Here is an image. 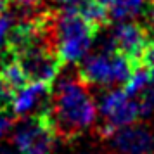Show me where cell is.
Returning <instances> with one entry per match:
<instances>
[{
  "mask_svg": "<svg viewBox=\"0 0 154 154\" xmlns=\"http://www.w3.org/2000/svg\"><path fill=\"white\" fill-rule=\"evenodd\" d=\"M50 125L57 135L73 139L95 125L99 116L97 104L82 78H63L50 94L47 109Z\"/></svg>",
  "mask_w": 154,
  "mask_h": 154,
  "instance_id": "cell-1",
  "label": "cell"
},
{
  "mask_svg": "<svg viewBox=\"0 0 154 154\" xmlns=\"http://www.w3.org/2000/svg\"><path fill=\"white\" fill-rule=\"evenodd\" d=\"M16 17L12 14H4L0 16V52L9 45V38H11V31L14 28Z\"/></svg>",
  "mask_w": 154,
  "mask_h": 154,
  "instance_id": "cell-15",
  "label": "cell"
},
{
  "mask_svg": "<svg viewBox=\"0 0 154 154\" xmlns=\"http://www.w3.org/2000/svg\"><path fill=\"white\" fill-rule=\"evenodd\" d=\"M14 56L23 66L28 80L43 82V83H52L57 78L61 66H63L56 50H50V47L43 40V36L38 38L36 42L29 43L28 47L21 49Z\"/></svg>",
  "mask_w": 154,
  "mask_h": 154,
  "instance_id": "cell-6",
  "label": "cell"
},
{
  "mask_svg": "<svg viewBox=\"0 0 154 154\" xmlns=\"http://www.w3.org/2000/svg\"><path fill=\"white\" fill-rule=\"evenodd\" d=\"M50 2H54V4H61V5H69V4L75 2V0H50Z\"/></svg>",
  "mask_w": 154,
  "mask_h": 154,
  "instance_id": "cell-19",
  "label": "cell"
},
{
  "mask_svg": "<svg viewBox=\"0 0 154 154\" xmlns=\"http://www.w3.org/2000/svg\"><path fill=\"white\" fill-rule=\"evenodd\" d=\"M147 14H149V19H151V23H154V2L149 5V9H147Z\"/></svg>",
  "mask_w": 154,
  "mask_h": 154,
  "instance_id": "cell-18",
  "label": "cell"
},
{
  "mask_svg": "<svg viewBox=\"0 0 154 154\" xmlns=\"http://www.w3.org/2000/svg\"><path fill=\"white\" fill-rule=\"evenodd\" d=\"M142 107V116H149L154 111V76L151 78V82L147 83V87L137 95Z\"/></svg>",
  "mask_w": 154,
  "mask_h": 154,
  "instance_id": "cell-14",
  "label": "cell"
},
{
  "mask_svg": "<svg viewBox=\"0 0 154 154\" xmlns=\"http://www.w3.org/2000/svg\"><path fill=\"white\" fill-rule=\"evenodd\" d=\"M12 2H17L19 5H31L35 0H12Z\"/></svg>",
  "mask_w": 154,
  "mask_h": 154,
  "instance_id": "cell-20",
  "label": "cell"
},
{
  "mask_svg": "<svg viewBox=\"0 0 154 154\" xmlns=\"http://www.w3.org/2000/svg\"><path fill=\"white\" fill-rule=\"evenodd\" d=\"M97 109L104 121L100 125V133L104 137H109L116 128L137 123V119L142 118L139 99L130 95L125 88H109L102 94Z\"/></svg>",
  "mask_w": 154,
  "mask_h": 154,
  "instance_id": "cell-4",
  "label": "cell"
},
{
  "mask_svg": "<svg viewBox=\"0 0 154 154\" xmlns=\"http://www.w3.org/2000/svg\"><path fill=\"white\" fill-rule=\"evenodd\" d=\"M54 128L47 112L26 116L12 132V147L17 154H49L54 146Z\"/></svg>",
  "mask_w": 154,
  "mask_h": 154,
  "instance_id": "cell-5",
  "label": "cell"
},
{
  "mask_svg": "<svg viewBox=\"0 0 154 154\" xmlns=\"http://www.w3.org/2000/svg\"><path fill=\"white\" fill-rule=\"evenodd\" d=\"M149 43H151V40H149V33L146 31V28L126 19V21H119L111 29L107 45L104 43V47H109V49L123 54L137 64L140 63Z\"/></svg>",
  "mask_w": 154,
  "mask_h": 154,
  "instance_id": "cell-7",
  "label": "cell"
},
{
  "mask_svg": "<svg viewBox=\"0 0 154 154\" xmlns=\"http://www.w3.org/2000/svg\"><path fill=\"white\" fill-rule=\"evenodd\" d=\"M12 126V121H11V118H9L5 112L0 111V140L5 137V133L9 132V128Z\"/></svg>",
  "mask_w": 154,
  "mask_h": 154,
  "instance_id": "cell-17",
  "label": "cell"
},
{
  "mask_svg": "<svg viewBox=\"0 0 154 154\" xmlns=\"http://www.w3.org/2000/svg\"><path fill=\"white\" fill-rule=\"evenodd\" d=\"M151 78H152V75L149 73L147 68H144L142 64H140V66H135L132 69V73H130L128 80L125 82V90L128 92L130 95L137 97L140 92L147 87V83L151 82Z\"/></svg>",
  "mask_w": 154,
  "mask_h": 154,
  "instance_id": "cell-13",
  "label": "cell"
},
{
  "mask_svg": "<svg viewBox=\"0 0 154 154\" xmlns=\"http://www.w3.org/2000/svg\"><path fill=\"white\" fill-rule=\"evenodd\" d=\"M50 94H52L50 83L28 80L23 87H19L12 94V99H11L9 106H11V109L16 116H21V118L33 116L47 102H50Z\"/></svg>",
  "mask_w": 154,
  "mask_h": 154,
  "instance_id": "cell-9",
  "label": "cell"
},
{
  "mask_svg": "<svg viewBox=\"0 0 154 154\" xmlns=\"http://www.w3.org/2000/svg\"><path fill=\"white\" fill-rule=\"evenodd\" d=\"M5 12V4H4V0H0V16Z\"/></svg>",
  "mask_w": 154,
  "mask_h": 154,
  "instance_id": "cell-21",
  "label": "cell"
},
{
  "mask_svg": "<svg viewBox=\"0 0 154 154\" xmlns=\"http://www.w3.org/2000/svg\"><path fill=\"white\" fill-rule=\"evenodd\" d=\"M95 26L83 19L76 11L66 5L54 19L56 54L63 64H78L90 54L95 40Z\"/></svg>",
  "mask_w": 154,
  "mask_h": 154,
  "instance_id": "cell-2",
  "label": "cell"
},
{
  "mask_svg": "<svg viewBox=\"0 0 154 154\" xmlns=\"http://www.w3.org/2000/svg\"><path fill=\"white\" fill-rule=\"evenodd\" d=\"M78 154H87V152H78Z\"/></svg>",
  "mask_w": 154,
  "mask_h": 154,
  "instance_id": "cell-22",
  "label": "cell"
},
{
  "mask_svg": "<svg viewBox=\"0 0 154 154\" xmlns=\"http://www.w3.org/2000/svg\"><path fill=\"white\" fill-rule=\"evenodd\" d=\"M140 64L149 69V73L154 76V43H149V47L146 49L144 56L140 59Z\"/></svg>",
  "mask_w": 154,
  "mask_h": 154,
  "instance_id": "cell-16",
  "label": "cell"
},
{
  "mask_svg": "<svg viewBox=\"0 0 154 154\" xmlns=\"http://www.w3.org/2000/svg\"><path fill=\"white\" fill-rule=\"evenodd\" d=\"M69 7H73L83 19H87L95 28L104 26L109 17L107 7L99 0H75L73 4H69Z\"/></svg>",
  "mask_w": 154,
  "mask_h": 154,
  "instance_id": "cell-10",
  "label": "cell"
},
{
  "mask_svg": "<svg viewBox=\"0 0 154 154\" xmlns=\"http://www.w3.org/2000/svg\"><path fill=\"white\" fill-rule=\"evenodd\" d=\"M0 82L5 85L12 94L28 82V76H26V73H24V69H23V66L19 64L17 59L2 64V68H0Z\"/></svg>",
  "mask_w": 154,
  "mask_h": 154,
  "instance_id": "cell-12",
  "label": "cell"
},
{
  "mask_svg": "<svg viewBox=\"0 0 154 154\" xmlns=\"http://www.w3.org/2000/svg\"><path fill=\"white\" fill-rule=\"evenodd\" d=\"M135 63L126 56L109 47H102L99 52L88 54L82 61L80 78L92 87H116L125 83Z\"/></svg>",
  "mask_w": 154,
  "mask_h": 154,
  "instance_id": "cell-3",
  "label": "cell"
},
{
  "mask_svg": "<svg viewBox=\"0 0 154 154\" xmlns=\"http://www.w3.org/2000/svg\"><path fill=\"white\" fill-rule=\"evenodd\" d=\"M107 7V12L111 17L118 21H126L139 16L146 9V0H99Z\"/></svg>",
  "mask_w": 154,
  "mask_h": 154,
  "instance_id": "cell-11",
  "label": "cell"
},
{
  "mask_svg": "<svg viewBox=\"0 0 154 154\" xmlns=\"http://www.w3.org/2000/svg\"><path fill=\"white\" fill-rule=\"evenodd\" d=\"M107 140L116 154H154V132L146 125L132 123L116 128Z\"/></svg>",
  "mask_w": 154,
  "mask_h": 154,
  "instance_id": "cell-8",
  "label": "cell"
}]
</instances>
